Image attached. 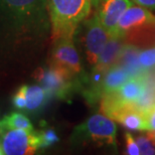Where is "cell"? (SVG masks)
<instances>
[{"label": "cell", "instance_id": "obj_5", "mask_svg": "<svg viewBox=\"0 0 155 155\" xmlns=\"http://www.w3.org/2000/svg\"><path fill=\"white\" fill-rule=\"evenodd\" d=\"M33 78L45 90L49 97L66 99L72 91L75 79L67 71L54 64L48 68H38L33 74Z\"/></svg>", "mask_w": 155, "mask_h": 155}, {"label": "cell", "instance_id": "obj_13", "mask_svg": "<svg viewBox=\"0 0 155 155\" xmlns=\"http://www.w3.org/2000/svg\"><path fill=\"white\" fill-rule=\"evenodd\" d=\"M26 99L25 110L28 112L38 111L41 108L49 98L48 94L41 86H21Z\"/></svg>", "mask_w": 155, "mask_h": 155}, {"label": "cell", "instance_id": "obj_23", "mask_svg": "<svg viewBox=\"0 0 155 155\" xmlns=\"http://www.w3.org/2000/svg\"><path fill=\"white\" fill-rule=\"evenodd\" d=\"M4 154V152H3V149H2V146H1V143H0V155Z\"/></svg>", "mask_w": 155, "mask_h": 155}, {"label": "cell", "instance_id": "obj_19", "mask_svg": "<svg viewBox=\"0 0 155 155\" xmlns=\"http://www.w3.org/2000/svg\"><path fill=\"white\" fill-rule=\"evenodd\" d=\"M12 103H13V106L16 108L17 110H25L26 99H25V95H24L22 87H20L16 91V93L14 94L13 98H12Z\"/></svg>", "mask_w": 155, "mask_h": 155}, {"label": "cell", "instance_id": "obj_14", "mask_svg": "<svg viewBox=\"0 0 155 155\" xmlns=\"http://www.w3.org/2000/svg\"><path fill=\"white\" fill-rule=\"evenodd\" d=\"M0 126H4L11 129H24L29 130V131L33 130V126L28 118L23 114L16 112L3 117V119L0 121Z\"/></svg>", "mask_w": 155, "mask_h": 155}, {"label": "cell", "instance_id": "obj_6", "mask_svg": "<svg viewBox=\"0 0 155 155\" xmlns=\"http://www.w3.org/2000/svg\"><path fill=\"white\" fill-rule=\"evenodd\" d=\"M109 38V33L101 23L98 15H94L91 19L87 21L84 45H85L87 60L91 66H95L97 64L99 55Z\"/></svg>", "mask_w": 155, "mask_h": 155}, {"label": "cell", "instance_id": "obj_12", "mask_svg": "<svg viewBox=\"0 0 155 155\" xmlns=\"http://www.w3.org/2000/svg\"><path fill=\"white\" fill-rule=\"evenodd\" d=\"M139 52H140V49L138 48V46L124 45L119 63H118V64L125 68L131 74L132 77L140 76V73L144 71L139 64Z\"/></svg>", "mask_w": 155, "mask_h": 155}, {"label": "cell", "instance_id": "obj_3", "mask_svg": "<svg viewBox=\"0 0 155 155\" xmlns=\"http://www.w3.org/2000/svg\"><path fill=\"white\" fill-rule=\"evenodd\" d=\"M155 26V15L143 6L131 5L121 16L117 28V38L130 41L139 38Z\"/></svg>", "mask_w": 155, "mask_h": 155}, {"label": "cell", "instance_id": "obj_22", "mask_svg": "<svg viewBox=\"0 0 155 155\" xmlns=\"http://www.w3.org/2000/svg\"><path fill=\"white\" fill-rule=\"evenodd\" d=\"M99 2H100V0H93V5H94V6H98Z\"/></svg>", "mask_w": 155, "mask_h": 155}, {"label": "cell", "instance_id": "obj_15", "mask_svg": "<svg viewBox=\"0 0 155 155\" xmlns=\"http://www.w3.org/2000/svg\"><path fill=\"white\" fill-rule=\"evenodd\" d=\"M136 141H137L138 146L140 148V154H155V131L147 130V132L145 134L137 136Z\"/></svg>", "mask_w": 155, "mask_h": 155}, {"label": "cell", "instance_id": "obj_2", "mask_svg": "<svg viewBox=\"0 0 155 155\" xmlns=\"http://www.w3.org/2000/svg\"><path fill=\"white\" fill-rule=\"evenodd\" d=\"M117 126L113 119L103 114H94L77 126L72 134L74 143L116 147Z\"/></svg>", "mask_w": 155, "mask_h": 155}, {"label": "cell", "instance_id": "obj_8", "mask_svg": "<svg viewBox=\"0 0 155 155\" xmlns=\"http://www.w3.org/2000/svg\"><path fill=\"white\" fill-rule=\"evenodd\" d=\"M131 5V0H100L97 15L110 36L117 38L120 18Z\"/></svg>", "mask_w": 155, "mask_h": 155}, {"label": "cell", "instance_id": "obj_10", "mask_svg": "<svg viewBox=\"0 0 155 155\" xmlns=\"http://www.w3.org/2000/svg\"><path fill=\"white\" fill-rule=\"evenodd\" d=\"M4 8L18 18H30L41 14L48 6V0H0Z\"/></svg>", "mask_w": 155, "mask_h": 155}, {"label": "cell", "instance_id": "obj_9", "mask_svg": "<svg viewBox=\"0 0 155 155\" xmlns=\"http://www.w3.org/2000/svg\"><path fill=\"white\" fill-rule=\"evenodd\" d=\"M147 82L141 76L131 77L115 92L110 93L114 99L124 104H134L140 100L146 90Z\"/></svg>", "mask_w": 155, "mask_h": 155}, {"label": "cell", "instance_id": "obj_16", "mask_svg": "<svg viewBox=\"0 0 155 155\" xmlns=\"http://www.w3.org/2000/svg\"><path fill=\"white\" fill-rule=\"evenodd\" d=\"M139 64L143 70L151 69L155 67V48H148L139 52Z\"/></svg>", "mask_w": 155, "mask_h": 155}, {"label": "cell", "instance_id": "obj_20", "mask_svg": "<svg viewBox=\"0 0 155 155\" xmlns=\"http://www.w3.org/2000/svg\"><path fill=\"white\" fill-rule=\"evenodd\" d=\"M144 116H145V126H146V131L147 130L155 131V105L144 113Z\"/></svg>", "mask_w": 155, "mask_h": 155}, {"label": "cell", "instance_id": "obj_11", "mask_svg": "<svg viewBox=\"0 0 155 155\" xmlns=\"http://www.w3.org/2000/svg\"><path fill=\"white\" fill-rule=\"evenodd\" d=\"M122 38L110 36L108 41L99 55L97 64L94 66V71L99 73H105L106 71L116 66L119 63L121 52L124 48Z\"/></svg>", "mask_w": 155, "mask_h": 155}, {"label": "cell", "instance_id": "obj_17", "mask_svg": "<svg viewBox=\"0 0 155 155\" xmlns=\"http://www.w3.org/2000/svg\"><path fill=\"white\" fill-rule=\"evenodd\" d=\"M38 134L40 139V148H48L60 140L54 129H46L43 131H39Z\"/></svg>", "mask_w": 155, "mask_h": 155}, {"label": "cell", "instance_id": "obj_18", "mask_svg": "<svg viewBox=\"0 0 155 155\" xmlns=\"http://www.w3.org/2000/svg\"><path fill=\"white\" fill-rule=\"evenodd\" d=\"M125 142H126V154L128 155H139L140 148H139L137 141L133 137L131 133H125Z\"/></svg>", "mask_w": 155, "mask_h": 155}, {"label": "cell", "instance_id": "obj_1", "mask_svg": "<svg viewBox=\"0 0 155 155\" xmlns=\"http://www.w3.org/2000/svg\"><path fill=\"white\" fill-rule=\"evenodd\" d=\"M93 0H48L52 40L74 38L78 26L90 15Z\"/></svg>", "mask_w": 155, "mask_h": 155}, {"label": "cell", "instance_id": "obj_21", "mask_svg": "<svg viewBox=\"0 0 155 155\" xmlns=\"http://www.w3.org/2000/svg\"><path fill=\"white\" fill-rule=\"evenodd\" d=\"M136 4L148 9H155V0H131Z\"/></svg>", "mask_w": 155, "mask_h": 155}, {"label": "cell", "instance_id": "obj_7", "mask_svg": "<svg viewBox=\"0 0 155 155\" xmlns=\"http://www.w3.org/2000/svg\"><path fill=\"white\" fill-rule=\"evenodd\" d=\"M49 64L67 71L74 78L82 73V64L74 38H61L54 41Z\"/></svg>", "mask_w": 155, "mask_h": 155}, {"label": "cell", "instance_id": "obj_4", "mask_svg": "<svg viewBox=\"0 0 155 155\" xmlns=\"http://www.w3.org/2000/svg\"><path fill=\"white\" fill-rule=\"evenodd\" d=\"M0 143L7 155H29L40 148L38 132L4 126H0Z\"/></svg>", "mask_w": 155, "mask_h": 155}]
</instances>
